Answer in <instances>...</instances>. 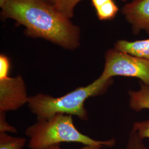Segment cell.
<instances>
[{"instance_id":"7a4b0ae2","label":"cell","mask_w":149,"mask_h":149,"mask_svg":"<svg viewBox=\"0 0 149 149\" xmlns=\"http://www.w3.org/2000/svg\"><path fill=\"white\" fill-rule=\"evenodd\" d=\"M113 82V79H103L99 77L88 85L76 88L59 97L38 93L29 97L28 107L36 116L37 121L47 120L58 114L75 116L86 121L88 116L85 107L86 101L104 94Z\"/></svg>"},{"instance_id":"6da1fadb","label":"cell","mask_w":149,"mask_h":149,"mask_svg":"<svg viewBox=\"0 0 149 149\" xmlns=\"http://www.w3.org/2000/svg\"><path fill=\"white\" fill-rule=\"evenodd\" d=\"M2 8L6 17L26 27L29 36L42 38L67 50L80 45L78 27L54 5L44 0H7Z\"/></svg>"},{"instance_id":"9c48e42d","label":"cell","mask_w":149,"mask_h":149,"mask_svg":"<svg viewBox=\"0 0 149 149\" xmlns=\"http://www.w3.org/2000/svg\"><path fill=\"white\" fill-rule=\"evenodd\" d=\"M26 141L24 138L12 136L5 132L0 133V149H22Z\"/></svg>"},{"instance_id":"7c38bea8","label":"cell","mask_w":149,"mask_h":149,"mask_svg":"<svg viewBox=\"0 0 149 149\" xmlns=\"http://www.w3.org/2000/svg\"><path fill=\"white\" fill-rule=\"evenodd\" d=\"M126 149H148L144 145L143 140L139 137L138 134L132 130L129 135Z\"/></svg>"},{"instance_id":"30bf717a","label":"cell","mask_w":149,"mask_h":149,"mask_svg":"<svg viewBox=\"0 0 149 149\" xmlns=\"http://www.w3.org/2000/svg\"><path fill=\"white\" fill-rule=\"evenodd\" d=\"M97 15L100 20L113 19L117 14L119 8L115 2L111 0L96 10Z\"/></svg>"},{"instance_id":"9a60e30c","label":"cell","mask_w":149,"mask_h":149,"mask_svg":"<svg viewBox=\"0 0 149 149\" xmlns=\"http://www.w3.org/2000/svg\"><path fill=\"white\" fill-rule=\"evenodd\" d=\"M2 132L15 133L17 132V130L7 122L6 118L5 112H0V133Z\"/></svg>"},{"instance_id":"8fae6325","label":"cell","mask_w":149,"mask_h":149,"mask_svg":"<svg viewBox=\"0 0 149 149\" xmlns=\"http://www.w3.org/2000/svg\"><path fill=\"white\" fill-rule=\"evenodd\" d=\"M81 0H56L54 6L58 11L68 18L74 15V7ZM126 1L127 0H120Z\"/></svg>"},{"instance_id":"ba28073f","label":"cell","mask_w":149,"mask_h":149,"mask_svg":"<svg viewBox=\"0 0 149 149\" xmlns=\"http://www.w3.org/2000/svg\"><path fill=\"white\" fill-rule=\"evenodd\" d=\"M140 89L138 91L130 90L129 104L131 109L139 112L143 109H149V87L142 82H139Z\"/></svg>"},{"instance_id":"e0dca14e","label":"cell","mask_w":149,"mask_h":149,"mask_svg":"<svg viewBox=\"0 0 149 149\" xmlns=\"http://www.w3.org/2000/svg\"><path fill=\"white\" fill-rule=\"evenodd\" d=\"M109 1L111 0H91L92 3L96 10L103 5L106 3L107 2H109Z\"/></svg>"},{"instance_id":"52a82bcc","label":"cell","mask_w":149,"mask_h":149,"mask_svg":"<svg viewBox=\"0 0 149 149\" xmlns=\"http://www.w3.org/2000/svg\"><path fill=\"white\" fill-rule=\"evenodd\" d=\"M114 48L121 52L149 60V39L133 42L119 40Z\"/></svg>"},{"instance_id":"2e32d148","label":"cell","mask_w":149,"mask_h":149,"mask_svg":"<svg viewBox=\"0 0 149 149\" xmlns=\"http://www.w3.org/2000/svg\"><path fill=\"white\" fill-rule=\"evenodd\" d=\"M101 147L98 146H92V145H85L84 147L80 149H101ZM45 149H61L60 147V144H56L49 146Z\"/></svg>"},{"instance_id":"277c9868","label":"cell","mask_w":149,"mask_h":149,"mask_svg":"<svg viewBox=\"0 0 149 149\" xmlns=\"http://www.w3.org/2000/svg\"><path fill=\"white\" fill-rule=\"evenodd\" d=\"M104 66L100 78L112 79L114 76L137 78L149 87V60L109 49L104 55Z\"/></svg>"},{"instance_id":"8992f818","label":"cell","mask_w":149,"mask_h":149,"mask_svg":"<svg viewBox=\"0 0 149 149\" xmlns=\"http://www.w3.org/2000/svg\"><path fill=\"white\" fill-rule=\"evenodd\" d=\"M122 12L132 24L134 34L141 30L149 34V0H133L124 6Z\"/></svg>"},{"instance_id":"3957f363","label":"cell","mask_w":149,"mask_h":149,"mask_svg":"<svg viewBox=\"0 0 149 149\" xmlns=\"http://www.w3.org/2000/svg\"><path fill=\"white\" fill-rule=\"evenodd\" d=\"M25 134L29 138V149H45L62 143H78L84 145L112 148L116 140H97L80 132L74 126L72 116L58 114L47 120L38 121L28 127Z\"/></svg>"},{"instance_id":"4fadbf2b","label":"cell","mask_w":149,"mask_h":149,"mask_svg":"<svg viewBox=\"0 0 149 149\" xmlns=\"http://www.w3.org/2000/svg\"><path fill=\"white\" fill-rule=\"evenodd\" d=\"M132 130L136 132L141 139H149V119L144 121L134 123Z\"/></svg>"},{"instance_id":"ac0fdd59","label":"cell","mask_w":149,"mask_h":149,"mask_svg":"<svg viewBox=\"0 0 149 149\" xmlns=\"http://www.w3.org/2000/svg\"><path fill=\"white\" fill-rule=\"evenodd\" d=\"M44 1H45V0H44ZM47 1H48L49 2H51L54 5V4L55 3V2L56 1V0H47Z\"/></svg>"},{"instance_id":"5bb4252c","label":"cell","mask_w":149,"mask_h":149,"mask_svg":"<svg viewBox=\"0 0 149 149\" xmlns=\"http://www.w3.org/2000/svg\"><path fill=\"white\" fill-rule=\"evenodd\" d=\"M11 69L10 59L4 54L0 55V78L9 76Z\"/></svg>"},{"instance_id":"5b68a950","label":"cell","mask_w":149,"mask_h":149,"mask_svg":"<svg viewBox=\"0 0 149 149\" xmlns=\"http://www.w3.org/2000/svg\"><path fill=\"white\" fill-rule=\"evenodd\" d=\"M27 87L22 76L0 78V112L14 111L28 103Z\"/></svg>"}]
</instances>
